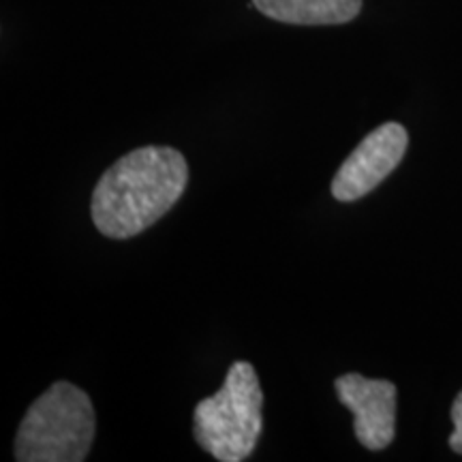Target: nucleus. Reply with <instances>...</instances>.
<instances>
[{
	"mask_svg": "<svg viewBox=\"0 0 462 462\" xmlns=\"http://www.w3.org/2000/svg\"><path fill=\"white\" fill-rule=\"evenodd\" d=\"M189 182L180 150L143 146L118 159L103 173L90 201L95 227L116 240L133 238L163 218Z\"/></svg>",
	"mask_w": 462,
	"mask_h": 462,
	"instance_id": "f257e3e1",
	"label": "nucleus"
},
{
	"mask_svg": "<svg viewBox=\"0 0 462 462\" xmlns=\"http://www.w3.org/2000/svg\"><path fill=\"white\" fill-rule=\"evenodd\" d=\"M90 396L58 381L28 409L15 437L17 462H82L95 441Z\"/></svg>",
	"mask_w": 462,
	"mask_h": 462,
	"instance_id": "f03ea898",
	"label": "nucleus"
},
{
	"mask_svg": "<svg viewBox=\"0 0 462 462\" xmlns=\"http://www.w3.org/2000/svg\"><path fill=\"white\" fill-rule=\"evenodd\" d=\"M263 430V392L253 364L234 362L217 394L198 402L193 435L221 462L246 460Z\"/></svg>",
	"mask_w": 462,
	"mask_h": 462,
	"instance_id": "7ed1b4c3",
	"label": "nucleus"
},
{
	"mask_svg": "<svg viewBox=\"0 0 462 462\" xmlns=\"http://www.w3.org/2000/svg\"><path fill=\"white\" fill-rule=\"evenodd\" d=\"M407 143V131L398 123H385L368 133L334 176V198L338 201H356L377 189L402 161Z\"/></svg>",
	"mask_w": 462,
	"mask_h": 462,
	"instance_id": "20e7f679",
	"label": "nucleus"
},
{
	"mask_svg": "<svg viewBox=\"0 0 462 462\" xmlns=\"http://www.w3.org/2000/svg\"><path fill=\"white\" fill-rule=\"evenodd\" d=\"M334 390L338 401L354 413L357 441L373 452L388 448L396 430V385L349 373L334 381Z\"/></svg>",
	"mask_w": 462,
	"mask_h": 462,
	"instance_id": "39448f33",
	"label": "nucleus"
},
{
	"mask_svg": "<svg viewBox=\"0 0 462 462\" xmlns=\"http://www.w3.org/2000/svg\"><path fill=\"white\" fill-rule=\"evenodd\" d=\"M263 15L300 26H332L351 22L362 0H253Z\"/></svg>",
	"mask_w": 462,
	"mask_h": 462,
	"instance_id": "423d86ee",
	"label": "nucleus"
},
{
	"mask_svg": "<svg viewBox=\"0 0 462 462\" xmlns=\"http://www.w3.org/2000/svg\"><path fill=\"white\" fill-rule=\"evenodd\" d=\"M452 421H454V432L449 435V448L456 454H462V392L456 396L452 404Z\"/></svg>",
	"mask_w": 462,
	"mask_h": 462,
	"instance_id": "0eeeda50",
	"label": "nucleus"
}]
</instances>
